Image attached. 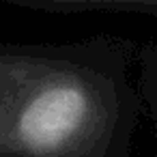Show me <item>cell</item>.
Segmentation results:
<instances>
[{
	"label": "cell",
	"instance_id": "cell-2",
	"mask_svg": "<svg viewBox=\"0 0 157 157\" xmlns=\"http://www.w3.org/2000/svg\"><path fill=\"white\" fill-rule=\"evenodd\" d=\"M142 86L157 125V48H146L142 52Z\"/></svg>",
	"mask_w": 157,
	"mask_h": 157
},
{
	"label": "cell",
	"instance_id": "cell-1",
	"mask_svg": "<svg viewBox=\"0 0 157 157\" xmlns=\"http://www.w3.org/2000/svg\"><path fill=\"white\" fill-rule=\"evenodd\" d=\"M95 121V97H88L82 84L63 78L28 93L15 114L13 138L28 155L56 157L75 146Z\"/></svg>",
	"mask_w": 157,
	"mask_h": 157
}]
</instances>
